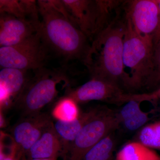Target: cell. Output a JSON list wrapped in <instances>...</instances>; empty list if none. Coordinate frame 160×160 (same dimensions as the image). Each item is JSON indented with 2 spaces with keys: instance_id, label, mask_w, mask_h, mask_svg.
Segmentation results:
<instances>
[{
  "instance_id": "obj_1",
  "label": "cell",
  "mask_w": 160,
  "mask_h": 160,
  "mask_svg": "<svg viewBox=\"0 0 160 160\" xmlns=\"http://www.w3.org/2000/svg\"><path fill=\"white\" fill-rule=\"evenodd\" d=\"M41 18L40 33L49 50L67 61L86 64L91 42L72 22L61 1H37Z\"/></svg>"
},
{
  "instance_id": "obj_2",
  "label": "cell",
  "mask_w": 160,
  "mask_h": 160,
  "mask_svg": "<svg viewBox=\"0 0 160 160\" xmlns=\"http://www.w3.org/2000/svg\"><path fill=\"white\" fill-rule=\"evenodd\" d=\"M126 28L124 20L116 18L95 38L85 66L91 78L107 80L124 88L123 51Z\"/></svg>"
},
{
  "instance_id": "obj_3",
  "label": "cell",
  "mask_w": 160,
  "mask_h": 160,
  "mask_svg": "<svg viewBox=\"0 0 160 160\" xmlns=\"http://www.w3.org/2000/svg\"><path fill=\"white\" fill-rule=\"evenodd\" d=\"M126 19L123 51L124 88L135 91L145 88L151 76L154 47L141 38Z\"/></svg>"
},
{
  "instance_id": "obj_4",
  "label": "cell",
  "mask_w": 160,
  "mask_h": 160,
  "mask_svg": "<svg viewBox=\"0 0 160 160\" xmlns=\"http://www.w3.org/2000/svg\"><path fill=\"white\" fill-rule=\"evenodd\" d=\"M33 72V77L30 78L13 103V106L20 112L22 117L41 112L57 95L58 85L67 80L64 72L52 71L46 67Z\"/></svg>"
},
{
  "instance_id": "obj_5",
  "label": "cell",
  "mask_w": 160,
  "mask_h": 160,
  "mask_svg": "<svg viewBox=\"0 0 160 160\" xmlns=\"http://www.w3.org/2000/svg\"><path fill=\"white\" fill-rule=\"evenodd\" d=\"M122 1L103 0H61L71 20L89 41L113 20L111 15Z\"/></svg>"
},
{
  "instance_id": "obj_6",
  "label": "cell",
  "mask_w": 160,
  "mask_h": 160,
  "mask_svg": "<svg viewBox=\"0 0 160 160\" xmlns=\"http://www.w3.org/2000/svg\"><path fill=\"white\" fill-rule=\"evenodd\" d=\"M120 125L117 111L99 107L78 133L63 160H82L89 149L119 128Z\"/></svg>"
},
{
  "instance_id": "obj_7",
  "label": "cell",
  "mask_w": 160,
  "mask_h": 160,
  "mask_svg": "<svg viewBox=\"0 0 160 160\" xmlns=\"http://www.w3.org/2000/svg\"><path fill=\"white\" fill-rule=\"evenodd\" d=\"M49 51L39 32L18 45L0 47V66L35 71L45 68Z\"/></svg>"
},
{
  "instance_id": "obj_8",
  "label": "cell",
  "mask_w": 160,
  "mask_h": 160,
  "mask_svg": "<svg viewBox=\"0 0 160 160\" xmlns=\"http://www.w3.org/2000/svg\"><path fill=\"white\" fill-rule=\"evenodd\" d=\"M126 18L137 34L153 46L157 30L159 11L156 0H134L126 2Z\"/></svg>"
},
{
  "instance_id": "obj_9",
  "label": "cell",
  "mask_w": 160,
  "mask_h": 160,
  "mask_svg": "<svg viewBox=\"0 0 160 160\" xmlns=\"http://www.w3.org/2000/svg\"><path fill=\"white\" fill-rule=\"evenodd\" d=\"M51 115L47 112H40L22 118L12 127L11 134L15 152L19 160L27 154L29 149L43 132L53 124Z\"/></svg>"
},
{
  "instance_id": "obj_10",
  "label": "cell",
  "mask_w": 160,
  "mask_h": 160,
  "mask_svg": "<svg viewBox=\"0 0 160 160\" xmlns=\"http://www.w3.org/2000/svg\"><path fill=\"white\" fill-rule=\"evenodd\" d=\"M125 93L120 86L107 80L96 78L91 79L76 89H69L66 96L78 104L91 101H100L119 104L121 96Z\"/></svg>"
},
{
  "instance_id": "obj_11",
  "label": "cell",
  "mask_w": 160,
  "mask_h": 160,
  "mask_svg": "<svg viewBox=\"0 0 160 160\" xmlns=\"http://www.w3.org/2000/svg\"><path fill=\"white\" fill-rule=\"evenodd\" d=\"M41 21L0 13V47L18 45L40 32Z\"/></svg>"
},
{
  "instance_id": "obj_12",
  "label": "cell",
  "mask_w": 160,
  "mask_h": 160,
  "mask_svg": "<svg viewBox=\"0 0 160 160\" xmlns=\"http://www.w3.org/2000/svg\"><path fill=\"white\" fill-rule=\"evenodd\" d=\"M62 147L59 137L52 124L29 149L27 155L29 160L56 159L62 154Z\"/></svg>"
},
{
  "instance_id": "obj_13",
  "label": "cell",
  "mask_w": 160,
  "mask_h": 160,
  "mask_svg": "<svg viewBox=\"0 0 160 160\" xmlns=\"http://www.w3.org/2000/svg\"><path fill=\"white\" fill-rule=\"evenodd\" d=\"M98 109V107L81 112L78 117L72 121L56 120L53 124L62 142V150L61 155L63 158L67 153L72 143L83 126L96 113Z\"/></svg>"
},
{
  "instance_id": "obj_14",
  "label": "cell",
  "mask_w": 160,
  "mask_h": 160,
  "mask_svg": "<svg viewBox=\"0 0 160 160\" xmlns=\"http://www.w3.org/2000/svg\"><path fill=\"white\" fill-rule=\"evenodd\" d=\"M141 102L130 100L117 111L120 121V127L122 126L128 131H134L141 129L152 119V115L155 110L152 109L144 112L140 108Z\"/></svg>"
},
{
  "instance_id": "obj_15",
  "label": "cell",
  "mask_w": 160,
  "mask_h": 160,
  "mask_svg": "<svg viewBox=\"0 0 160 160\" xmlns=\"http://www.w3.org/2000/svg\"><path fill=\"white\" fill-rule=\"evenodd\" d=\"M0 13L36 22L41 21L37 1L33 0H1Z\"/></svg>"
},
{
  "instance_id": "obj_16",
  "label": "cell",
  "mask_w": 160,
  "mask_h": 160,
  "mask_svg": "<svg viewBox=\"0 0 160 160\" xmlns=\"http://www.w3.org/2000/svg\"><path fill=\"white\" fill-rule=\"evenodd\" d=\"M28 73V70L10 68L1 69L0 84L6 87L14 102L30 79Z\"/></svg>"
},
{
  "instance_id": "obj_17",
  "label": "cell",
  "mask_w": 160,
  "mask_h": 160,
  "mask_svg": "<svg viewBox=\"0 0 160 160\" xmlns=\"http://www.w3.org/2000/svg\"><path fill=\"white\" fill-rule=\"evenodd\" d=\"M116 160H160L153 149L135 141L127 143L118 152Z\"/></svg>"
},
{
  "instance_id": "obj_18",
  "label": "cell",
  "mask_w": 160,
  "mask_h": 160,
  "mask_svg": "<svg viewBox=\"0 0 160 160\" xmlns=\"http://www.w3.org/2000/svg\"><path fill=\"white\" fill-rule=\"evenodd\" d=\"M113 132L107 135L87 152L82 160H112L116 146Z\"/></svg>"
},
{
  "instance_id": "obj_19",
  "label": "cell",
  "mask_w": 160,
  "mask_h": 160,
  "mask_svg": "<svg viewBox=\"0 0 160 160\" xmlns=\"http://www.w3.org/2000/svg\"><path fill=\"white\" fill-rule=\"evenodd\" d=\"M78 103L69 97L62 98L56 103L51 116L56 120L70 121L77 118L81 113Z\"/></svg>"
},
{
  "instance_id": "obj_20",
  "label": "cell",
  "mask_w": 160,
  "mask_h": 160,
  "mask_svg": "<svg viewBox=\"0 0 160 160\" xmlns=\"http://www.w3.org/2000/svg\"><path fill=\"white\" fill-rule=\"evenodd\" d=\"M137 142L148 148L160 150V121L147 124L140 129Z\"/></svg>"
},
{
  "instance_id": "obj_21",
  "label": "cell",
  "mask_w": 160,
  "mask_h": 160,
  "mask_svg": "<svg viewBox=\"0 0 160 160\" xmlns=\"http://www.w3.org/2000/svg\"><path fill=\"white\" fill-rule=\"evenodd\" d=\"M159 100H160V87L148 92L124 93L120 98L119 104L126 103L130 100H135L142 102L145 101L155 102Z\"/></svg>"
},
{
  "instance_id": "obj_22",
  "label": "cell",
  "mask_w": 160,
  "mask_h": 160,
  "mask_svg": "<svg viewBox=\"0 0 160 160\" xmlns=\"http://www.w3.org/2000/svg\"><path fill=\"white\" fill-rule=\"evenodd\" d=\"M156 86L160 87V44L154 49L153 69L145 88L152 89Z\"/></svg>"
},
{
  "instance_id": "obj_23",
  "label": "cell",
  "mask_w": 160,
  "mask_h": 160,
  "mask_svg": "<svg viewBox=\"0 0 160 160\" xmlns=\"http://www.w3.org/2000/svg\"><path fill=\"white\" fill-rule=\"evenodd\" d=\"M159 11V21L157 30L156 32L153 41L154 49L160 44V0H156Z\"/></svg>"
},
{
  "instance_id": "obj_24",
  "label": "cell",
  "mask_w": 160,
  "mask_h": 160,
  "mask_svg": "<svg viewBox=\"0 0 160 160\" xmlns=\"http://www.w3.org/2000/svg\"><path fill=\"white\" fill-rule=\"evenodd\" d=\"M6 118L4 116L3 114V111L1 110V113H0V126L1 128H4L6 126Z\"/></svg>"
},
{
  "instance_id": "obj_25",
  "label": "cell",
  "mask_w": 160,
  "mask_h": 160,
  "mask_svg": "<svg viewBox=\"0 0 160 160\" xmlns=\"http://www.w3.org/2000/svg\"><path fill=\"white\" fill-rule=\"evenodd\" d=\"M2 160H19L17 158L16 156L14 154H10L6 156V157Z\"/></svg>"
},
{
  "instance_id": "obj_26",
  "label": "cell",
  "mask_w": 160,
  "mask_h": 160,
  "mask_svg": "<svg viewBox=\"0 0 160 160\" xmlns=\"http://www.w3.org/2000/svg\"><path fill=\"white\" fill-rule=\"evenodd\" d=\"M30 160H57V159H36Z\"/></svg>"
},
{
  "instance_id": "obj_27",
  "label": "cell",
  "mask_w": 160,
  "mask_h": 160,
  "mask_svg": "<svg viewBox=\"0 0 160 160\" xmlns=\"http://www.w3.org/2000/svg\"></svg>"
}]
</instances>
